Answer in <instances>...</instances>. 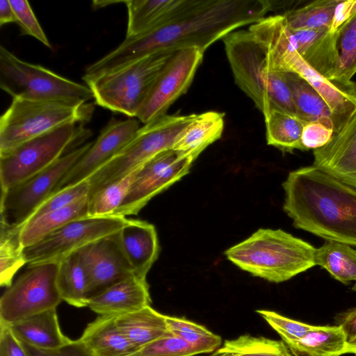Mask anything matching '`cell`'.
Masks as SVG:
<instances>
[{
    "instance_id": "obj_1",
    "label": "cell",
    "mask_w": 356,
    "mask_h": 356,
    "mask_svg": "<svg viewBox=\"0 0 356 356\" xmlns=\"http://www.w3.org/2000/svg\"><path fill=\"white\" fill-rule=\"evenodd\" d=\"M273 8V2L268 0H191L166 24L125 38L118 47L88 66L85 74H93L160 50L197 47L204 52L238 28L261 20Z\"/></svg>"
},
{
    "instance_id": "obj_2",
    "label": "cell",
    "mask_w": 356,
    "mask_h": 356,
    "mask_svg": "<svg viewBox=\"0 0 356 356\" xmlns=\"http://www.w3.org/2000/svg\"><path fill=\"white\" fill-rule=\"evenodd\" d=\"M282 186L295 227L356 246V189L314 165L290 172Z\"/></svg>"
},
{
    "instance_id": "obj_3",
    "label": "cell",
    "mask_w": 356,
    "mask_h": 356,
    "mask_svg": "<svg viewBox=\"0 0 356 356\" xmlns=\"http://www.w3.org/2000/svg\"><path fill=\"white\" fill-rule=\"evenodd\" d=\"M316 248L282 229H259L225 252L241 270L280 283L316 266Z\"/></svg>"
},
{
    "instance_id": "obj_4",
    "label": "cell",
    "mask_w": 356,
    "mask_h": 356,
    "mask_svg": "<svg viewBox=\"0 0 356 356\" xmlns=\"http://www.w3.org/2000/svg\"><path fill=\"white\" fill-rule=\"evenodd\" d=\"M222 41L236 84L263 115L272 108L296 115L284 73L273 69L265 49L250 32L237 30Z\"/></svg>"
},
{
    "instance_id": "obj_5",
    "label": "cell",
    "mask_w": 356,
    "mask_h": 356,
    "mask_svg": "<svg viewBox=\"0 0 356 356\" xmlns=\"http://www.w3.org/2000/svg\"><path fill=\"white\" fill-rule=\"evenodd\" d=\"M175 51L160 50L82 77L97 105L136 118L158 74Z\"/></svg>"
},
{
    "instance_id": "obj_6",
    "label": "cell",
    "mask_w": 356,
    "mask_h": 356,
    "mask_svg": "<svg viewBox=\"0 0 356 356\" xmlns=\"http://www.w3.org/2000/svg\"><path fill=\"white\" fill-rule=\"evenodd\" d=\"M94 110L81 100L13 98L0 118V154L63 126L83 125Z\"/></svg>"
},
{
    "instance_id": "obj_7",
    "label": "cell",
    "mask_w": 356,
    "mask_h": 356,
    "mask_svg": "<svg viewBox=\"0 0 356 356\" xmlns=\"http://www.w3.org/2000/svg\"><path fill=\"white\" fill-rule=\"evenodd\" d=\"M257 39L265 49L270 65L279 72H294L307 81L323 98L339 131L356 114V98L311 67L296 49L291 32L285 22L275 19L262 26Z\"/></svg>"
},
{
    "instance_id": "obj_8",
    "label": "cell",
    "mask_w": 356,
    "mask_h": 356,
    "mask_svg": "<svg viewBox=\"0 0 356 356\" xmlns=\"http://www.w3.org/2000/svg\"><path fill=\"white\" fill-rule=\"evenodd\" d=\"M197 114L165 115L140 127L133 139L116 156L88 179L89 197L118 181L158 154L172 149Z\"/></svg>"
},
{
    "instance_id": "obj_9",
    "label": "cell",
    "mask_w": 356,
    "mask_h": 356,
    "mask_svg": "<svg viewBox=\"0 0 356 356\" xmlns=\"http://www.w3.org/2000/svg\"><path fill=\"white\" fill-rule=\"evenodd\" d=\"M90 135V130L83 125L67 124L0 154L1 191L48 168L63 156L70 147Z\"/></svg>"
},
{
    "instance_id": "obj_10",
    "label": "cell",
    "mask_w": 356,
    "mask_h": 356,
    "mask_svg": "<svg viewBox=\"0 0 356 356\" xmlns=\"http://www.w3.org/2000/svg\"><path fill=\"white\" fill-rule=\"evenodd\" d=\"M0 88L13 98L88 102L91 90L40 65L26 62L0 47Z\"/></svg>"
},
{
    "instance_id": "obj_11",
    "label": "cell",
    "mask_w": 356,
    "mask_h": 356,
    "mask_svg": "<svg viewBox=\"0 0 356 356\" xmlns=\"http://www.w3.org/2000/svg\"><path fill=\"white\" fill-rule=\"evenodd\" d=\"M92 143L72 149L42 171L1 191V223L22 227L35 209L54 193L61 179L89 149Z\"/></svg>"
},
{
    "instance_id": "obj_12",
    "label": "cell",
    "mask_w": 356,
    "mask_h": 356,
    "mask_svg": "<svg viewBox=\"0 0 356 356\" xmlns=\"http://www.w3.org/2000/svg\"><path fill=\"white\" fill-rule=\"evenodd\" d=\"M58 263L28 266L0 299V323L10 324L56 308L62 301L58 286Z\"/></svg>"
},
{
    "instance_id": "obj_13",
    "label": "cell",
    "mask_w": 356,
    "mask_h": 356,
    "mask_svg": "<svg viewBox=\"0 0 356 356\" xmlns=\"http://www.w3.org/2000/svg\"><path fill=\"white\" fill-rule=\"evenodd\" d=\"M127 219L115 216H88L72 221L35 244L24 248L26 264L31 266L58 263L73 252L118 232Z\"/></svg>"
},
{
    "instance_id": "obj_14",
    "label": "cell",
    "mask_w": 356,
    "mask_h": 356,
    "mask_svg": "<svg viewBox=\"0 0 356 356\" xmlns=\"http://www.w3.org/2000/svg\"><path fill=\"white\" fill-rule=\"evenodd\" d=\"M197 47L177 50L149 89L136 118L144 124L166 115L170 106L185 94L203 59Z\"/></svg>"
},
{
    "instance_id": "obj_15",
    "label": "cell",
    "mask_w": 356,
    "mask_h": 356,
    "mask_svg": "<svg viewBox=\"0 0 356 356\" xmlns=\"http://www.w3.org/2000/svg\"><path fill=\"white\" fill-rule=\"evenodd\" d=\"M193 161L172 149L163 151L141 165L124 200L113 216L136 215L155 195L186 175Z\"/></svg>"
},
{
    "instance_id": "obj_16",
    "label": "cell",
    "mask_w": 356,
    "mask_h": 356,
    "mask_svg": "<svg viewBox=\"0 0 356 356\" xmlns=\"http://www.w3.org/2000/svg\"><path fill=\"white\" fill-rule=\"evenodd\" d=\"M118 232L79 250L87 273L89 300L112 285L134 275L122 248Z\"/></svg>"
},
{
    "instance_id": "obj_17",
    "label": "cell",
    "mask_w": 356,
    "mask_h": 356,
    "mask_svg": "<svg viewBox=\"0 0 356 356\" xmlns=\"http://www.w3.org/2000/svg\"><path fill=\"white\" fill-rule=\"evenodd\" d=\"M139 128V122L135 118L111 120L89 149L61 179L53 193L88 179L119 154L133 139Z\"/></svg>"
},
{
    "instance_id": "obj_18",
    "label": "cell",
    "mask_w": 356,
    "mask_h": 356,
    "mask_svg": "<svg viewBox=\"0 0 356 356\" xmlns=\"http://www.w3.org/2000/svg\"><path fill=\"white\" fill-rule=\"evenodd\" d=\"M313 165L356 189V114L324 146L314 149Z\"/></svg>"
},
{
    "instance_id": "obj_19",
    "label": "cell",
    "mask_w": 356,
    "mask_h": 356,
    "mask_svg": "<svg viewBox=\"0 0 356 356\" xmlns=\"http://www.w3.org/2000/svg\"><path fill=\"white\" fill-rule=\"evenodd\" d=\"M150 304L147 280L132 275L91 298L88 307L98 315L118 316Z\"/></svg>"
},
{
    "instance_id": "obj_20",
    "label": "cell",
    "mask_w": 356,
    "mask_h": 356,
    "mask_svg": "<svg viewBox=\"0 0 356 356\" xmlns=\"http://www.w3.org/2000/svg\"><path fill=\"white\" fill-rule=\"evenodd\" d=\"M118 234L134 275L146 280L159 254V243L154 225L144 220L127 219Z\"/></svg>"
},
{
    "instance_id": "obj_21",
    "label": "cell",
    "mask_w": 356,
    "mask_h": 356,
    "mask_svg": "<svg viewBox=\"0 0 356 356\" xmlns=\"http://www.w3.org/2000/svg\"><path fill=\"white\" fill-rule=\"evenodd\" d=\"M191 0H127V26L125 38L150 31L174 18Z\"/></svg>"
},
{
    "instance_id": "obj_22",
    "label": "cell",
    "mask_w": 356,
    "mask_h": 356,
    "mask_svg": "<svg viewBox=\"0 0 356 356\" xmlns=\"http://www.w3.org/2000/svg\"><path fill=\"white\" fill-rule=\"evenodd\" d=\"M290 31L298 54L311 67L330 81L336 67L334 32L327 29Z\"/></svg>"
},
{
    "instance_id": "obj_23",
    "label": "cell",
    "mask_w": 356,
    "mask_h": 356,
    "mask_svg": "<svg viewBox=\"0 0 356 356\" xmlns=\"http://www.w3.org/2000/svg\"><path fill=\"white\" fill-rule=\"evenodd\" d=\"M224 115L216 111L197 114L179 136L172 149L179 157L194 162L209 145L221 138L225 126Z\"/></svg>"
},
{
    "instance_id": "obj_24",
    "label": "cell",
    "mask_w": 356,
    "mask_h": 356,
    "mask_svg": "<svg viewBox=\"0 0 356 356\" xmlns=\"http://www.w3.org/2000/svg\"><path fill=\"white\" fill-rule=\"evenodd\" d=\"M7 325L19 341L40 348H58L72 340L60 330L56 308L38 313Z\"/></svg>"
},
{
    "instance_id": "obj_25",
    "label": "cell",
    "mask_w": 356,
    "mask_h": 356,
    "mask_svg": "<svg viewBox=\"0 0 356 356\" xmlns=\"http://www.w3.org/2000/svg\"><path fill=\"white\" fill-rule=\"evenodd\" d=\"M79 339L94 356H129L136 351L115 316L99 315L87 325Z\"/></svg>"
},
{
    "instance_id": "obj_26",
    "label": "cell",
    "mask_w": 356,
    "mask_h": 356,
    "mask_svg": "<svg viewBox=\"0 0 356 356\" xmlns=\"http://www.w3.org/2000/svg\"><path fill=\"white\" fill-rule=\"evenodd\" d=\"M283 73L292 95L296 115L307 123L320 122L334 132V115L320 94L298 74Z\"/></svg>"
},
{
    "instance_id": "obj_27",
    "label": "cell",
    "mask_w": 356,
    "mask_h": 356,
    "mask_svg": "<svg viewBox=\"0 0 356 356\" xmlns=\"http://www.w3.org/2000/svg\"><path fill=\"white\" fill-rule=\"evenodd\" d=\"M165 315L150 305L137 311L115 316V321L136 350L169 334Z\"/></svg>"
},
{
    "instance_id": "obj_28",
    "label": "cell",
    "mask_w": 356,
    "mask_h": 356,
    "mask_svg": "<svg viewBox=\"0 0 356 356\" xmlns=\"http://www.w3.org/2000/svg\"><path fill=\"white\" fill-rule=\"evenodd\" d=\"M88 202L89 197H84L67 207L25 223L20 231V240L23 248L35 244L72 221L88 217Z\"/></svg>"
},
{
    "instance_id": "obj_29",
    "label": "cell",
    "mask_w": 356,
    "mask_h": 356,
    "mask_svg": "<svg viewBox=\"0 0 356 356\" xmlns=\"http://www.w3.org/2000/svg\"><path fill=\"white\" fill-rule=\"evenodd\" d=\"M347 337L341 325L314 326L299 340L286 345L294 356H341Z\"/></svg>"
},
{
    "instance_id": "obj_30",
    "label": "cell",
    "mask_w": 356,
    "mask_h": 356,
    "mask_svg": "<svg viewBox=\"0 0 356 356\" xmlns=\"http://www.w3.org/2000/svg\"><path fill=\"white\" fill-rule=\"evenodd\" d=\"M333 32L336 67L330 81L348 92L356 73V11Z\"/></svg>"
},
{
    "instance_id": "obj_31",
    "label": "cell",
    "mask_w": 356,
    "mask_h": 356,
    "mask_svg": "<svg viewBox=\"0 0 356 356\" xmlns=\"http://www.w3.org/2000/svg\"><path fill=\"white\" fill-rule=\"evenodd\" d=\"M56 282L62 300L75 307H88V277L79 250L58 262Z\"/></svg>"
},
{
    "instance_id": "obj_32",
    "label": "cell",
    "mask_w": 356,
    "mask_h": 356,
    "mask_svg": "<svg viewBox=\"0 0 356 356\" xmlns=\"http://www.w3.org/2000/svg\"><path fill=\"white\" fill-rule=\"evenodd\" d=\"M268 145L283 152L304 150L302 134L307 122L296 115L272 108L264 115Z\"/></svg>"
},
{
    "instance_id": "obj_33",
    "label": "cell",
    "mask_w": 356,
    "mask_h": 356,
    "mask_svg": "<svg viewBox=\"0 0 356 356\" xmlns=\"http://www.w3.org/2000/svg\"><path fill=\"white\" fill-rule=\"evenodd\" d=\"M315 264L343 284L356 282V250L348 244L325 240L316 250Z\"/></svg>"
},
{
    "instance_id": "obj_34",
    "label": "cell",
    "mask_w": 356,
    "mask_h": 356,
    "mask_svg": "<svg viewBox=\"0 0 356 356\" xmlns=\"http://www.w3.org/2000/svg\"><path fill=\"white\" fill-rule=\"evenodd\" d=\"M341 0H316L286 10L282 15L291 30H332Z\"/></svg>"
},
{
    "instance_id": "obj_35",
    "label": "cell",
    "mask_w": 356,
    "mask_h": 356,
    "mask_svg": "<svg viewBox=\"0 0 356 356\" xmlns=\"http://www.w3.org/2000/svg\"><path fill=\"white\" fill-rule=\"evenodd\" d=\"M211 356H292L283 341L249 334L225 341Z\"/></svg>"
},
{
    "instance_id": "obj_36",
    "label": "cell",
    "mask_w": 356,
    "mask_h": 356,
    "mask_svg": "<svg viewBox=\"0 0 356 356\" xmlns=\"http://www.w3.org/2000/svg\"><path fill=\"white\" fill-rule=\"evenodd\" d=\"M0 224V285L8 288L16 273L26 261L20 240L22 227Z\"/></svg>"
},
{
    "instance_id": "obj_37",
    "label": "cell",
    "mask_w": 356,
    "mask_h": 356,
    "mask_svg": "<svg viewBox=\"0 0 356 356\" xmlns=\"http://www.w3.org/2000/svg\"><path fill=\"white\" fill-rule=\"evenodd\" d=\"M168 331L191 346L197 354L211 353L219 348L221 338L204 326L184 318L165 316Z\"/></svg>"
},
{
    "instance_id": "obj_38",
    "label": "cell",
    "mask_w": 356,
    "mask_h": 356,
    "mask_svg": "<svg viewBox=\"0 0 356 356\" xmlns=\"http://www.w3.org/2000/svg\"><path fill=\"white\" fill-rule=\"evenodd\" d=\"M140 167L141 165L89 197L88 216H113L124 200Z\"/></svg>"
},
{
    "instance_id": "obj_39",
    "label": "cell",
    "mask_w": 356,
    "mask_h": 356,
    "mask_svg": "<svg viewBox=\"0 0 356 356\" xmlns=\"http://www.w3.org/2000/svg\"><path fill=\"white\" fill-rule=\"evenodd\" d=\"M89 192L90 185L88 179L62 188L47 197L35 209L27 222L33 221L43 215L67 207L79 199L87 197L89 195Z\"/></svg>"
},
{
    "instance_id": "obj_40",
    "label": "cell",
    "mask_w": 356,
    "mask_h": 356,
    "mask_svg": "<svg viewBox=\"0 0 356 356\" xmlns=\"http://www.w3.org/2000/svg\"><path fill=\"white\" fill-rule=\"evenodd\" d=\"M195 349L181 338L170 333L138 349L129 356H193Z\"/></svg>"
},
{
    "instance_id": "obj_41",
    "label": "cell",
    "mask_w": 356,
    "mask_h": 356,
    "mask_svg": "<svg viewBox=\"0 0 356 356\" xmlns=\"http://www.w3.org/2000/svg\"><path fill=\"white\" fill-rule=\"evenodd\" d=\"M256 312L280 334L286 345L299 340L314 327V325L292 320L273 311L259 309Z\"/></svg>"
},
{
    "instance_id": "obj_42",
    "label": "cell",
    "mask_w": 356,
    "mask_h": 356,
    "mask_svg": "<svg viewBox=\"0 0 356 356\" xmlns=\"http://www.w3.org/2000/svg\"><path fill=\"white\" fill-rule=\"evenodd\" d=\"M14 10L16 24L22 35L32 36L44 46L51 49L50 42L40 24L30 3L26 0H10Z\"/></svg>"
},
{
    "instance_id": "obj_43",
    "label": "cell",
    "mask_w": 356,
    "mask_h": 356,
    "mask_svg": "<svg viewBox=\"0 0 356 356\" xmlns=\"http://www.w3.org/2000/svg\"><path fill=\"white\" fill-rule=\"evenodd\" d=\"M21 343L27 356H94L79 339L71 340L68 343L54 349H43L23 341Z\"/></svg>"
},
{
    "instance_id": "obj_44",
    "label": "cell",
    "mask_w": 356,
    "mask_h": 356,
    "mask_svg": "<svg viewBox=\"0 0 356 356\" xmlns=\"http://www.w3.org/2000/svg\"><path fill=\"white\" fill-rule=\"evenodd\" d=\"M334 134L333 129L320 122H308L302 134L304 150L316 149L326 145Z\"/></svg>"
},
{
    "instance_id": "obj_45",
    "label": "cell",
    "mask_w": 356,
    "mask_h": 356,
    "mask_svg": "<svg viewBox=\"0 0 356 356\" xmlns=\"http://www.w3.org/2000/svg\"><path fill=\"white\" fill-rule=\"evenodd\" d=\"M0 356H27L21 341L3 323H0Z\"/></svg>"
},
{
    "instance_id": "obj_46",
    "label": "cell",
    "mask_w": 356,
    "mask_h": 356,
    "mask_svg": "<svg viewBox=\"0 0 356 356\" xmlns=\"http://www.w3.org/2000/svg\"><path fill=\"white\" fill-rule=\"evenodd\" d=\"M339 325L341 326L348 341L356 337V308L343 315Z\"/></svg>"
},
{
    "instance_id": "obj_47",
    "label": "cell",
    "mask_w": 356,
    "mask_h": 356,
    "mask_svg": "<svg viewBox=\"0 0 356 356\" xmlns=\"http://www.w3.org/2000/svg\"><path fill=\"white\" fill-rule=\"evenodd\" d=\"M16 19L10 0L0 1V25L15 23Z\"/></svg>"
},
{
    "instance_id": "obj_48",
    "label": "cell",
    "mask_w": 356,
    "mask_h": 356,
    "mask_svg": "<svg viewBox=\"0 0 356 356\" xmlns=\"http://www.w3.org/2000/svg\"><path fill=\"white\" fill-rule=\"evenodd\" d=\"M347 353L356 355V337L347 341L346 354Z\"/></svg>"
},
{
    "instance_id": "obj_49",
    "label": "cell",
    "mask_w": 356,
    "mask_h": 356,
    "mask_svg": "<svg viewBox=\"0 0 356 356\" xmlns=\"http://www.w3.org/2000/svg\"><path fill=\"white\" fill-rule=\"evenodd\" d=\"M348 92L356 98V81H352Z\"/></svg>"
},
{
    "instance_id": "obj_50",
    "label": "cell",
    "mask_w": 356,
    "mask_h": 356,
    "mask_svg": "<svg viewBox=\"0 0 356 356\" xmlns=\"http://www.w3.org/2000/svg\"><path fill=\"white\" fill-rule=\"evenodd\" d=\"M353 290L354 291H356V282L355 283V284H354V285H353Z\"/></svg>"
}]
</instances>
